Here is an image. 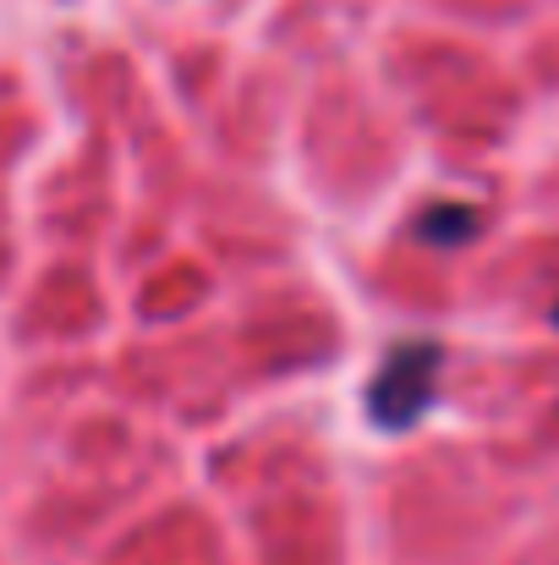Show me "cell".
<instances>
[{"instance_id": "cell-2", "label": "cell", "mask_w": 559, "mask_h": 565, "mask_svg": "<svg viewBox=\"0 0 559 565\" xmlns=\"http://www.w3.org/2000/svg\"><path fill=\"white\" fill-rule=\"evenodd\" d=\"M428 242H439V247H455V242H466L472 231H477V214L472 209H461V203H439V209H428L422 214V225H417Z\"/></svg>"}, {"instance_id": "cell-3", "label": "cell", "mask_w": 559, "mask_h": 565, "mask_svg": "<svg viewBox=\"0 0 559 565\" xmlns=\"http://www.w3.org/2000/svg\"><path fill=\"white\" fill-rule=\"evenodd\" d=\"M555 319H559V308H555Z\"/></svg>"}, {"instance_id": "cell-1", "label": "cell", "mask_w": 559, "mask_h": 565, "mask_svg": "<svg viewBox=\"0 0 559 565\" xmlns=\"http://www.w3.org/2000/svg\"><path fill=\"white\" fill-rule=\"evenodd\" d=\"M444 352L433 341H406L384 358V369L368 384V412L378 428H411L428 406H433V384H439Z\"/></svg>"}]
</instances>
